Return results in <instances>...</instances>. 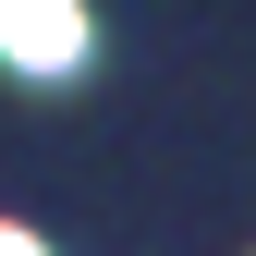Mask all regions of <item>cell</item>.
Returning <instances> with one entry per match:
<instances>
[{
    "mask_svg": "<svg viewBox=\"0 0 256 256\" xmlns=\"http://www.w3.org/2000/svg\"><path fill=\"white\" fill-rule=\"evenodd\" d=\"M0 61L12 74H74L86 61V0H0Z\"/></svg>",
    "mask_w": 256,
    "mask_h": 256,
    "instance_id": "obj_1",
    "label": "cell"
},
{
    "mask_svg": "<svg viewBox=\"0 0 256 256\" xmlns=\"http://www.w3.org/2000/svg\"><path fill=\"white\" fill-rule=\"evenodd\" d=\"M0 256H49V244H37V232H12V220H0Z\"/></svg>",
    "mask_w": 256,
    "mask_h": 256,
    "instance_id": "obj_2",
    "label": "cell"
}]
</instances>
